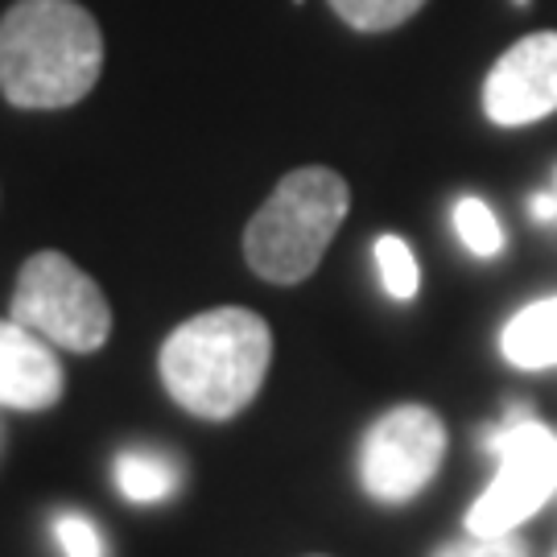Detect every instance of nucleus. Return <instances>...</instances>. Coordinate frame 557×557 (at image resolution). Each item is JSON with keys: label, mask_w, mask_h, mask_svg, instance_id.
Listing matches in <instances>:
<instances>
[{"label": "nucleus", "mask_w": 557, "mask_h": 557, "mask_svg": "<svg viewBox=\"0 0 557 557\" xmlns=\"http://www.w3.org/2000/svg\"><path fill=\"white\" fill-rule=\"evenodd\" d=\"M504 359L512 368L537 372V368H554L557 363V294L545 301L524 306L517 319L504 326L499 335Z\"/></svg>", "instance_id": "1a4fd4ad"}, {"label": "nucleus", "mask_w": 557, "mask_h": 557, "mask_svg": "<svg viewBox=\"0 0 557 557\" xmlns=\"http://www.w3.org/2000/svg\"><path fill=\"white\" fill-rule=\"evenodd\" d=\"M425 0H331L338 17L347 21L359 34H384V29H397L405 21L418 13Z\"/></svg>", "instance_id": "9b49d317"}, {"label": "nucleus", "mask_w": 557, "mask_h": 557, "mask_svg": "<svg viewBox=\"0 0 557 557\" xmlns=\"http://www.w3.org/2000/svg\"><path fill=\"white\" fill-rule=\"evenodd\" d=\"M455 232L467 244V252H475V257H496L499 248H504V227H499L496 211L483 199H475V195L458 199Z\"/></svg>", "instance_id": "f8f14e48"}, {"label": "nucleus", "mask_w": 557, "mask_h": 557, "mask_svg": "<svg viewBox=\"0 0 557 557\" xmlns=\"http://www.w3.org/2000/svg\"><path fill=\"white\" fill-rule=\"evenodd\" d=\"M66 372L54 347L21 322L0 319V405L38 413L62 400Z\"/></svg>", "instance_id": "6e6552de"}, {"label": "nucleus", "mask_w": 557, "mask_h": 557, "mask_svg": "<svg viewBox=\"0 0 557 557\" xmlns=\"http://www.w3.org/2000/svg\"><path fill=\"white\" fill-rule=\"evenodd\" d=\"M376 269H380L384 289H388V298L409 301L413 294H418V285H421L418 260H413L409 244H405L400 236H380L376 239Z\"/></svg>", "instance_id": "ddd939ff"}, {"label": "nucleus", "mask_w": 557, "mask_h": 557, "mask_svg": "<svg viewBox=\"0 0 557 557\" xmlns=\"http://www.w3.org/2000/svg\"><path fill=\"white\" fill-rule=\"evenodd\" d=\"M446 455V425L425 405H400L368 430L359 450L363 492L380 504H405L438 475Z\"/></svg>", "instance_id": "423d86ee"}, {"label": "nucleus", "mask_w": 557, "mask_h": 557, "mask_svg": "<svg viewBox=\"0 0 557 557\" xmlns=\"http://www.w3.org/2000/svg\"><path fill=\"white\" fill-rule=\"evenodd\" d=\"M54 537H59L66 557H103L100 529L87 517H79V512H62V517L54 520Z\"/></svg>", "instance_id": "4468645a"}, {"label": "nucleus", "mask_w": 557, "mask_h": 557, "mask_svg": "<svg viewBox=\"0 0 557 557\" xmlns=\"http://www.w3.org/2000/svg\"><path fill=\"white\" fill-rule=\"evenodd\" d=\"M483 446L499 455V471L467 512V529L475 537H499L524 524L557 492V438L529 409H512Z\"/></svg>", "instance_id": "39448f33"}, {"label": "nucleus", "mask_w": 557, "mask_h": 557, "mask_svg": "<svg viewBox=\"0 0 557 557\" xmlns=\"http://www.w3.org/2000/svg\"><path fill=\"white\" fill-rule=\"evenodd\" d=\"M351 190L326 165H301L277 182L269 202L244 227V257L257 277L298 285L319 269L322 252L347 220Z\"/></svg>", "instance_id": "7ed1b4c3"}, {"label": "nucleus", "mask_w": 557, "mask_h": 557, "mask_svg": "<svg viewBox=\"0 0 557 557\" xmlns=\"http://www.w3.org/2000/svg\"><path fill=\"white\" fill-rule=\"evenodd\" d=\"M529 211H533V220L554 223V220H557V195H533V202H529Z\"/></svg>", "instance_id": "dca6fc26"}, {"label": "nucleus", "mask_w": 557, "mask_h": 557, "mask_svg": "<svg viewBox=\"0 0 557 557\" xmlns=\"http://www.w3.org/2000/svg\"><path fill=\"white\" fill-rule=\"evenodd\" d=\"M100 21L79 0H17L0 17V91L13 108H71L100 83Z\"/></svg>", "instance_id": "f257e3e1"}, {"label": "nucleus", "mask_w": 557, "mask_h": 557, "mask_svg": "<svg viewBox=\"0 0 557 557\" xmlns=\"http://www.w3.org/2000/svg\"><path fill=\"white\" fill-rule=\"evenodd\" d=\"M434 557H529V545L517 533H499V537H475L471 533V541H450Z\"/></svg>", "instance_id": "2eb2a0df"}, {"label": "nucleus", "mask_w": 557, "mask_h": 557, "mask_svg": "<svg viewBox=\"0 0 557 557\" xmlns=\"http://www.w3.org/2000/svg\"><path fill=\"white\" fill-rule=\"evenodd\" d=\"M483 112L499 128H520L557 112V34H529L504 50L483 83Z\"/></svg>", "instance_id": "0eeeda50"}, {"label": "nucleus", "mask_w": 557, "mask_h": 557, "mask_svg": "<svg viewBox=\"0 0 557 557\" xmlns=\"http://www.w3.org/2000/svg\"><path fill=\"white\" fill-rule=\"evenodd\" d=\"M13 322L62 351H100L112 335V306L103 289L62 252H34L13 289Z\"/></svg>", "instance_id": "20e7f679"}, {"label": "nucleus", "mask_w": 557, "mask_h": 557, "mask_svg": "<svg viewBox=\"0 0 557 557\" xmlns=\"http://www.w3.org/2000/svg\"><path fill=\"white\" fill-rule=\"evenodd\" d=\"M269 322L252 310L223 306L174 326V335L161 343L158 372L165 393L186 413L202 421H227L252 405L269 376Z\"/></svg>", "instance_id": "f03ea898"}, {"label": "nucleus", "mask_w": 557, "mask_h": 557, "mask_svg": "<svg viewBox=\"0 0 557 557\" xmlns=\"http://www.w3.org/2000/svg\"><path fill=\"white\" fill-rule=\"evenodd\" d=\"M182 467L158 450H124L116 458V487L128 504H161L178 492Z\"/></svg>", "instance_id": "9d476101"}]
</instances>
